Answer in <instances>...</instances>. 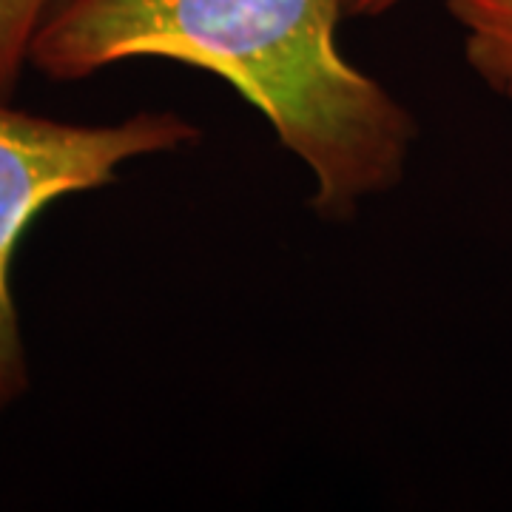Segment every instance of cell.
Masks as SVG:
<instances>
[{
    "mask_svg": "<svg viewBox=\"0 0 512 512\" xmlns=\"http://www.w3.org/2000/svg\"><path fill=\"white\" fill-rule=\"evenodd\" d=\"M402 0H345L348 18H379L384 12L396 9Z\"/></svg>",
    "mask_w": 512,
    "mask_h": 512,
    "instance_id": "5b68a950",
    "label": "cell"
},
{
    "mask_svg": "<svg viewBox=\"0 0 512 512\" xmlns=\"http://www.w3.org/2000/svg\"><path fill=\"white\" fill-rule=\"evenodd\" d=\"M478 80L512 103V0H444Z\"/></svg>",
    "mask_w": 512,
    "mask_h": 512,
    "instance_id": "3957f363",
    "label": "cell"
},
{
    "mask_svg": "<svg viewBox=\"0 0 512 512\" xmlns=\"http://www.w3.org/2000/svg\"><path fill=\"white\" fill-rule=\"evenodd\" d=\"M57 0H0V100H12L29 66V49Z\"/></svg>",
    "mask_w": 512,
    "mask_h": 512,
    "instance_id": "277c9868",
    "label": "cell"
},
{
    "mask_svg": "<svg viewBox=\"0 0 512 512\" xmlns=\"http://www.w3.org/2000/svg\"><path fill=\"white\" fill-rule=\"evenodd\" d=\"M345 0H57L29 66L83 80L131 57H168L228 80L313 177L311 205L348 220L404 180L419 126L342 55Z\"/></svg>",
    "mask_w": 512,
    "mask_h": 512,
    "instance_id": "6da1fadb",
    "label": "cell"
},
{
    "mask_svg": "<svg viewBox=\"0 0 512 512\" xmlns=\"http://www.w3.org/2000/svg\"><path fill=\"white\" fill-rule=\"evenodd\" d=\"M0 100V413L29 390V359L12 296V259L29 225L60 197L117 180L120 168L200 140L174 111H140L109 126L40 117Z\"/></svg>",
    "mask_w": 512,
    "mask_h": 512,
    "instance_id": "7a4b0ae2",
    "label": "cell"
}]
</instances>
